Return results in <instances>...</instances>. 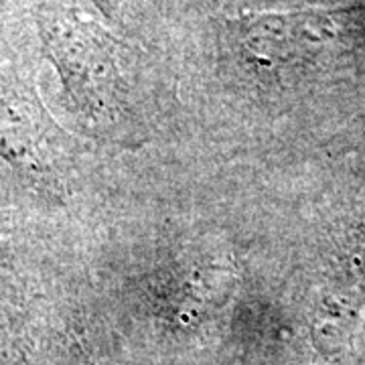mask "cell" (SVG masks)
Here are the masks:
<instances>
[{
    "label": "cell",
    "instance_id": "6da1fadb",
    "mask_svg": "<svg viewBox=\"0 0 365 365\" xmlns=\"http://www.w3.org/2000/svg\"><path fill=\"white\" fill-rule=\"evenodd\" d=\"M232 26L242 59L270 73L309 61L333 37V19L323 11L244 14Z\"/></svg>",
    "mask_w": 365,
    "mask_h": 365
}]
</instances>
